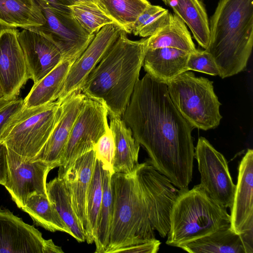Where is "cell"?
<instances>
[{
    "mask_svg": "<svg viewBox=\"0 0 253 253\" xmlns=\"http://www.w3.org/2000/svg\"><path fill=\"white\" fill-rule=\"evenodd\" d=\"M189 28L198 43L207 49L210 41L209 21L206 10L199 0H164Z\"/></svg>",
    "mask_w": 253,
    "mask_h": 253,
    "instance_id": "603a6c76",
    "label": "cell"
},
{
    "mask_svg": "<svg viewBox=\"0 0 253 253\" xmlns=\"http://www.w3.org/2000/svg\"><path fill=\"white\" fill-rule=\"evenodd\" d=\"M169 220L166 243L178 248L230 227L231 224L226 208L211 199L200 184L190 190H180L172 205Z\"/></svg>",
    "mask_w": 253,
    "mask_h": 253,
    "instance_id": "5b68a950",
    "label": "cell"
},
{
    "mask_svg": "<svg viewBox=\"0 0 253 253\" xmlns=\"http://www.w3.org/2000/svg\"><path fill=\"white\" fill-rule=\"evenodd\" d=\"M16 28L0 29V87L3 97L15 99L30 79Z\"/></svg>",
    "mask_w": 253,
    "mask_h": 253,
    "instance_id": "5bb4252c",
    "label": "cell"
},
{
    "mask_svg": "<svg viewBox=\"0 0 253 253\" xmlns=\"http://www.w3.org/2000/svg\"><path fill=\"white\" fill-rule=\"evenodd\" d=\"M167 85L174 105L193 128L207 130L219 125L221 103L214 93L213 82L187 71Z\"/></svg>",
    "mask_w": 253,
    "mask_h": 253,
    "instance_id": "52a82bcc",
    "label": "cell"
},
{
    "mask_svg": "<svg viewBox=\"0 0 253 253\" xmlns=\"http://www.w3.org/2000/svg\"><path fill=\"white\" fill-rule=\"evenodd\" d=\"M46 192L60 217L78 242L85 241V236L71 203L70 196L64 177L57 176L46 183Z\"/></svg>",
    "mask_w": 253,
    "mask_h": 253,
    "instance_id": "484cf974",
    "label": "cell"
},
{
    "mask_svg": "<svg viewBox=\"0 0 253 253\" xmlns=\"http://www.w3.org/2000/svg\"><path fill=\"white\" fill-rule=\"evenodd\" d=\"M109 127L115 142V155L113 163L114 172L130 174L138 165L140 144L134 138L130 128L122 117L108 115Z\"/></svg>",
    "mask_w": 253,
    "mask_h": 253,
    "instance_id": "ffe728a7",
    "label": "cell"
},
{
    "mask_svg": "<svg viewBox=\"0 0 253 253\" xmlns=\"http://www.w3.org/2000/svg\"><path fill=\"white\" fill-rule=\"evenodd\" d=\"M245 253H253V229L240 234Z\"/></svg>",
    "mask_w": 253,
    "mask_h": 253,
    "instance_id": "f35d334b",
    "label": "cell"
},
{
    "mask_svg": "<svg viewBox=\"0 0 253 253\" xmlns=\"http://www.w3.org/2000/svg\"><path fill=\"white\" fill-rule=\"evenodd\" d=\"M75 61L63 60L37 83L34 84L25 98L23 108L45 105L56 101L70 68Z\"/></svg>",
    "mask_w": 253,
    "mask_h": 253,
    "instance_id": "7402d4cb",
    "label": "cell"
},
{
    "mask_svg": "<svg viewBox=\"0 0 253 253\" xmlns=\"http://www.w3.org/2000/svg\"><path fill=\"white\" fill-rule=\"evenodd\" d=\"M14 99H8L4 97L0 99V110Z\"/></svg>",
    "mask_w": 253,
    "mask_h": 253,
    "instance_id": "ab89813d",
    "label": "cell"
},
{
    "mask_svg": "<svg viewBox=\"0 0 253 253\" xmlns=\"http://www.w3.org/2000/svg\"><path fill=\"white\" fill-rule=\"evenodd\" d=\"M86 97L79 90L62 102L60 116L49 138L40 152L30 161H42L54 168L61 165L73 126Z\"/></svg>",
    "mask_w": 253,
    "mask_h": 253,
    "instance_id": "2e32d148",
    "label": "cell"
},
{
    "mask_svg": "<svg viewBox=\"0 0 253 253\" xmlns=\"http://www.w3.org/2000/svg\"><path fill=\"white\" fill-rule=\"evenodd\" d=\"M124 31L115 23L108 24L97 32L92 41L72 65L56 100L63 102L81 90L90 73L105 55Z\"/></svg>",
    "mask_w": 253,
    "mask_h": 253,
    "instance_id": "4fadbf2b",
    "label": "cell"
},
{
    "mask_svg": "<svg viewBox=\"0 0 253 253\" xmlns=\"http://www.w3.org/2000/svg\"><path fill=\"white\" fill-rule=\"evenodd\" d=\"M194 158L200 174V185L216 203L230 209L236 185L233 182L225 157L206 138L200 137L195 147Z\"/></svg>",
    "mask_w": 253,
    "mask_h": 253,
    "instance_id": "9c48e42d",
    "label": "cell"
},
{
    "mask_svg": "<svg viewBox=\"0 0 253 253\" xmlns=\"http://www.w3.org/2000/svg\"><path fill=\"white\" fill-rule=\"evenodd\" d=\"M179 248L190 253H245L240 234L230 227L219 229Z\"/></svg>",
    "mask_w": 253,
    "mask_h": 253,
    "instance_id": "d4e9b609",
    "label": "cell"
},
{
    "mask_svg": "<svg viewBox=\"0 0 253 253\" xmlns=\"http://www.w3.org/2000/svg\"><path fill=\"white\" fill-rule=\"evenodd\" d=\"M39 4L48 6L62 12L72 14L70 6L74 4L72 0H37Z\"/></svg>",
    "mask_w": 253,
    "mask_h": 253,
    "instance_id": "74e56055",
    "label": "cell"
},
{
    "mask_svg": "<svg viewBox=\"0 0 253 253\" xmlns=\"http://www.w3.org/2000/svg\"><path fill=\"white\" fill-rule=\"evenodd\" d=\"M188 70L200 72L212 76H219V69L211 55L206 49H196L190 53L187 62Z\"/></svg>",
    "mask_w": 253,
    "mask_h": 253,
    "instance_id": "836d02e7",
    "label": "cell"
},
{
    "mask_svg": "<svg viewBox=\"0 0 253 253\" xmlns=\"http://www.w3.org/2000/svg\"><path fill=\"white\" fill-rule=\"evenodd\" d=\"M97 4L115 23L130 34L138 16L151 3L148 0H97Z\"/></svg>",
    "mask_w": 253,
    "mask_h": 253,
    "instance_id": "83f0119b",
    "label": "cell"
},
{
    "mask_svg": "<svg viewBox=\"0 0 253 253\" xmlns=\"http://www.w3.org/2000/svg\"><path fill=\"white\" fill-rule=\"evenodd\" d=\"M70 8L74 17L89 35L95 34L106 25L115 23L97 3H75Z\"/></svg>",
    "mask_w": 253,
    "mask_h": 253,
    "instance_id": "4dcf8cb0",
    "label": "cell"
},
{
    "mask_svg": "<svg viewBox=\"0 0 253 253\" xmlns=\"http://www.w3.org/2000/svg\"><path fill=\"white\" fill-rule=\"evenodd\" d=\"M8 179L7 149L3 143H0V184L4 186Z\"/></svg>",
    "mask_w": 253,
    "mask_h": 253,
    "instance_id": "8d00e7d4",
    "label": "cell"
},
{
    "mask_svg": "<svg viewBox=\"0 0 253 253\" xmlns=\"http://www.w3.org/2000/svg\"><path fill=\"white\" fill-rule=\"evenodd\" d=\"M160 244V241L155 238L118 249L114 253H156L159 250Z\"/></svg>",
    "mask_w": 253,
    "mask_h": 253,
    "instance_id": "d590c367",
    "label": "cell"
},
{
    "mask_svg": "<svg viewBox=\"0 0 253 253\" xmlns=\"http://www.w3.org/2000/svg\"><path fill=\"white\" fill-rule=\"evenodd\" d=\"M21 209L30 216L37 226L50 232L60 231L72 235L70 230L48 197L33 195Z\"/></svg>",
    "mask_w": 253,
    "mask_h": 253,
    "instance_id": "4316f807",
    "label": "cell"
},
{
    "mask_svg": "<svg viewBox=\"0 0 253 253\" xmlns=\"http://www.w3.org/2000/svg\"><path fill=\"white\" fill-rule=\"evenodd\" d=\"M62 102L31 108H22L9 121L1 136V143L23 161L35 157L49 138L62 110Z\"/></svg>",
    "mask_w": 253,
    "mask_h": 253,
    "instance_id": "8992f818",
    "label": "cell"
},
{
    "mask_svg": "<svg viewBox=\"0 0 253 253\" xmlns=\"http://www.w3.org/2000/svg\"><path fill=\"white\" fill-rule=\"evenodd\" d=\"M122 31L81 88L87 97L102 102L108 115L122 117L139 79L147 38L129 39Z\"/></svg>",
    "mask_w": 253,
    "mask_h": 253,
    "instance_id": "3957f363",
    "label": "cell"
},
{
    "mask_svg": "<svg viewBox=\"0 0 253 253\" xmlns=\"http://www.w3.org/2000/svg\"><path fill=\"white\" fill-rule=\"evenodd\" d=\"M207 50L221 78L246 68L253 45V0H220L209 22Z\"/></svg>",
    "mask_w": 253,
    "mask_h": 253,
    "instance_id": "277c9868",
    "label": "cell"
},
{
    "mask_svg": "<svg viewBox=\"0 0 253 253\" xmlns=\"http://www.w3.org/2000/svg\"><path fill=\"white\" fill-rule=\"evenodd\" d=\"M18 40L34 84L63 60L56 44L46 34L36 28L23 29L19 32Z\"/></svg>",
    "mask_w": 253,
    "mask_h": 253,
    "instance_id": "9a60e30c",
    "label": "cell"
},
{
    "mask_svg": "<svg viewBox=\"0 0 253 253\" xmlns=\"http://www.w3.org/2000/svg\"><path fill=\"white\" fill-rule=\"evenodd\" d=\"M170 47L189 53L196 50L190 34L184 22L170 13L166 24L147 38V49Z\"/></svg>",
    "mask_w": 253,
    "mask_h": 253,
    "instance_id": "cb8c5ba5",
    "label": "cell"
},
{
    "mask_svg": "<svg viewBox=\"0 0 253 253\" xmlns=\"http://www.w3.org/2000/svg\"><path fill=\"white\" fill-rule=\"evenodd\" d=\"M122 119L153 166L179 189H188L193 174L194 128L174 105L167 84L146 73L137 82Z\"/></svg>",
    "mask_w": 253,
    "mask_h": 253,
    "instance_id": "6da1fadb",
    "label": "cell"
},
{
    "mask_svg": "<svg viewBox=\"0 0 253 253\" xmlns=\"http://www.w3.org/2000/svg\"><path fill=\"white\" fill-rule=\"evenodd\" d=\"M169 14L168 9L151 4L135 21L132 33L135 36L148 38L167 23Z\"/></svg>",
    "mask_w": 253,
    "mask_h": 253,
    "instance_id": "1f68e13d",
    "label": "cell"
},
{
    "mask_svg": "<svg viewBox=\"0 0 253 253\" xmlns=\"http://www.w3.org/2000/svg\"><path fill=\"white\" fill-rule=\"evenodd\" d=\"M45 22L37 0H0L1 27L34 28L42 26Z\"/></svg>",
    "mask_w": 253,
    "mask_h": 253,
    "instance_id": "44dd1931",
    "label": "cell"
},
{
    "mask_svg": "<svg viewBox=\"0 0 253 253\" xmlns=\"http://www.w3.org/2000/svg\"><path fill=\"white\" fill-rule=\"evenodd\" d=\"M189 54L170 47L147 49L142 67L146 73L167 84L179 75L188 71L187 62Z\"/></svg>",
    "mask_w": 253,
    "mask_h": 253,
    "instance_id": "d6986e66",
    "label": "cell"
},
{
    "mask_svg": "<svg viewBox=\"0 0 253 253\" xmlns=\"http://www.w3.org/2000/svg\"><path fill=\"white\" fill-rule=\"evenodd\" d=\"M3 97V95L2 92V90L1 89V88L0 87V99L2 98Z\"/></svg>",
    "mask_w": 253,
    "mask_h": 253,
    "instance_id": "b9f144b4",
    "label": "cell"
},
{
    "mask_svg": "<svg viewBox=\"0 0 253 253\" xmlns=\"http://www.w3.org/2000/svg\"><path fill=\"white\" fill-rule=\"evenodd\" d=\"M74 3H94L97 4V0H72Z\"/></svg>",
    "mask_w": 253,
    "mask_h": 253,
    "instance_id": "60d3db41",
    "label": "cell"
},
{
    "mask_svg": "<svg viewBox=\"0 0 253 253\" xmlns=\"http://www.w3.org/2000/svg\"><path fill=\"white\" fill-rule=\"evenodd\" d=\"M163 1H164V0H162Z\"/></svg>",
    "mask_w": 253,
    "mask_h": 253,
    "instance_id": "7bdbcfd3",
    "label": "cell"
},
{
    "mask_svg": "<svg viewBox=\"0 0 253 253\" xmlns=\"http://www.w3.org/2000/svg\"><path fill=\"white\" fill-rule=\"evenodd\" d=\"M96 161L95 152L91 150L78 157L65 173L64 177L73 209L85 234L87 233L86 203Z\"/></svg>",
    "mask_w": 253,
    "mask_h": 253,
    "instance_id": "ac0fdd59",
    "label": "cell"
},
{
    "mask_svg": "<svg viewBox=\"0 0 253 253\" xmlns=\"http://www.w3.org/2000/svg\"><path fill=\"white\" fill-rule=\"evenodd\" d=\"M104 170L101 162L96 159L94 170L86 197V211L88 224L85 241L94 242L99 212L102 203Z\"/></svg>",
    "mask_w": 253,
    "mask_h": 253,
    "instance_id": "f546056e",
    "label": "cell"
},
{
    "mask_svg": "<svg viewBox=\"0 0 253 253\" xmlns=\"http://www.w3.org/2000/svg\"><path fill=\"white\" fill-rule=\"evenodd\" d=\"M51 239L9 210L0 208V253H63Z\"/></svg>",
    "mask_w": 253,
    "mask_h": 253,
    "instance_id": "30bf717a",
    "label": "cell"
},
{
    "mask_svg": "<svg viewBox=\"0 0 253 253\" xmlns=\"http://www.w3.org/2000/svg\"><path fill=\"white\" fill-rule=\"evenodd\" d=\"M104 170L102 203L99 212L94 240L95 253H105L109 244L113 212V195L111 176L109 170Z\"/></svg>",
    "mask_w": 253,
    "mask_h": 253,
    "instance_id": "f1b7e54d",
    "label": "cell"
},
{
    "mask_svg": "<svg viewBox=\"0 0 253 253\" xmlns=\"http://www.w3.org/2000/svg\"><path fill=\"white\" fill-rule=\"evenodd\" d=\"M45 23L36 28L46 34L60 49L63 60L76 61L84 52L95 35L88 34L73 14L61 12L40 4Z\"/></svg>",
    "mask_w": 253,
    "mask_h": 253,
    "instance_id": "7c38bea8",
    "label": "cell"
},
{
    "mask_svg": "<svg viewBox=\"0 0 253 253\" xmlns=\"http://www.w3.org/2000/svg\"><path fill=\"white\" fill-rule=\"evenodd\" d=\"M96 159L101 162L104 169L113 174V163L115 155V142L109 127L99 139L93 149Z\"/></svg>",
    "mask_w": 253,
    "mask_h": 253,
    "instance_id": "d6a6232c",
    "label": "cell"
},
{
    "mask_svg": "<svg viewBox=\"0 0 253 253\" xmlns=\"http://www.w3.org/2000/svg\"><path fill=\"white\" fill-rule=\"evenodd\" d=\"M7 161L8 179L4 186L19 208H22L33 195L47 197L46 178L54 169L51 165L40 160L23 161L8 149Z\"/></svg>",
    "mask_w": 253,
    "mask_h": 253,
    "instance_id": "8fae6325",
    "label": "cell"
},
{
    "mask_svg": "<svg viewBox=\"0 0 253 253\" xmlns=\"http://www.w3.org/2000/svg\"><path fill=\"white\" fill-rule=\"evenodd\" d=\"M113 212L105 253L155 239V231L166 237L170 227L173 195L162 180L114 172L111 176Z\"/></svg>",
    "mask_w": 253,
    "mask_h": 253,
    "instance_id": "7a4b0ae2",
    "label": "cell"
},
{
    "mask_svg": "<svg viewBox=\"0 0 253 253\" xmlns=\"http://www.w3.org/2000/svg\"><path fill=\"white\" fill-rule=\"evenodd\" d=\"M231 211V229L240 234L253 229V150L249 149L239 166Z\"/></svg>",
    "mask_w": 253,
    "mask_h": 253,
    "instance_id": "e0dca14e",
    "label": "cell"
},
{
    "mask_svg": "<svg viewBox=\"0 0 253 253\" xmlns=\"http://www.w3.org/2000/svg\"><path fill=\"white\" fill-rule=\"evenodd\" d=\"M22 98H16L0 110V143L3 132L11 119L20 111L23 106Z\"/></svg>",
    "mask_w": 253,
    "mask_h": 253,
    "instance_id": "e575fe53",
    "label": "cell"
},
{
    "mask_svg": "<svg viewBox=\"0 0 253 253\" xmlns=\"http://www.w3.org/2000/svg\"><path fill=\"white\" fill-rule=\"evenodd\" d=\"M108 112L101 102L86 97L73 126L58 176L63 177L75 161L93 150L109 127Z\"/></svg>",
    "mask_w": 253,
    "mask_h": 253,
    "instance_id": "ba28073f",
    "label": "cell"
}]
</instances>
